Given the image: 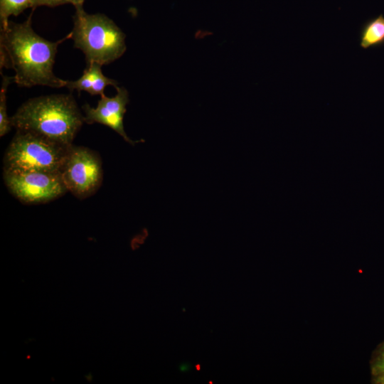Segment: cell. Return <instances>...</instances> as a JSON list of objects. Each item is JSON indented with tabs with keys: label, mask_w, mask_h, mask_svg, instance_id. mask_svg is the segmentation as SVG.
<instances>
[{
	"label": "cell",
	"mask_w": 384,
	"mask_h": 384,
	"mask_svg": "<svg viewBox=\"0 0 384 384\" xmlns=\"http://www.w3.org/2000/svg\"><path fill=\"white\" fill-rule=\"evenodd\" d=\"M31 18L32 14L22 23L9 21L0 27L1 70L14 69L13 82L19 87H65L68 80L54 74L53 65L58 46L71 38V33L55 42L48 41L34 31Z\"/></svg>",
	"instance_id": "6da1fadb"
},
{
	"label": "cell",
	"mask_w": 384,
	"mask_h": 384,
	"mask_svg": "<svg viewBox=\"0 0 384 384\" xmlns=\"http://www.w3.org/2000/svg\"><path fill=\"white\" fill-rule=\"evenodd\" d=\"M12 127L70 146L84 117L71 95L40 96L23 103L11 117Z\"/></svg>",
	"instance_id": "7a4b0ae2"
},
{
	"label": "cell",
	"mask_w": 384,
	"mask_h": 384,
	"mask_svg": "<svg viewBox=\"0 0 384 384\" xmlns=\"http://www.w3.org/2000/svg\"><path fill=\"white\" fill-rule=\"evenodd\" d=\"M71 39L74 47L85 54L87 64L108 65L125 52V34L103 14H87L83 7L75 9Z\"/></svg>",
	"instance_id": "3957f363"
},
{
	"label": "cell",
	"mask_w": 384,
	"mask_h": 384,
	"mask_svg": "<svg viewBox=\"0 0 384 384\" xmlns=\"http://www.w3.org/2000/svg\"><path fill=\"white\" fill-rule=\"evenodd\" d=\"M71 145L17 130L4 156V169L60 173Z\"/></svg>",
	"instance_id": "277c9868"
},
{
	"label": "cell",
	"mask_w": 384,
	"mask_h": 384,
	"mask_svg": "<svg viewBox=\"0 0 384 384\" xmlns=\"http://www.w3.org/2000/svg\"><path fill=\"white\" fill-rule=\"evenodd\" d=\"M60 174L75 196L85 198L94 194L102 181V161L99 155L85 146H70Z\"/></svg>",
	"instance_id": "5b68a950"
},
{
	"label": "cell",
	"mask_w": 384,
	"mask_h": 384,
	"mask_svg": "<svg viewBox=\"0 0 384 384\" xmlns=\"http://www.w3.org/2000/svg\"><path fill=\"white\" fill-rule=\"evenodd\" d=\"M4 179L10 192L28 204L49 202L68 191L60 173L4 169Z\"/></svg>",
	"instance_id": "8992f818"
},
{
	"label": "cell",
	"mask_w": 384,
	"mask_h": 384,
	"mask_svg": "<svg viewBox=\"0 0 384 384\" xmlns=\"http://www.w3.org/2000/svg\"><path fill=\"white\" fill-rule=\"evenodd\" d=\"M117 93L109 97L102 95L96 107L85 105L84 121L87 124L100 123L106 125L119 134L127 142L134 145L139 141L132 140L126 134L123 119L126 112V106L129 103V92L124 87H116Z\"/></svg>",
	"instance_id": "52a82bcc"
},
{
	"label": "cell",
	"mask_w": 384,
	"mask_h": 384,
	"mask_svg": "<svg viewBox=\"0 0 384 384\" xmlns=\"http://www.w3.org/2000/svg\"><path fill=\"white\" fill-rule=\"evenodd\" d=\"M101 67L102 65L95 62L87 63L82 76L76 80H68L65 87L71 91H85L91 95L102 96L107 85L116 87L118 82L105 76Z\"/></svg>",
	"instance_id": "ba28073f"
},
{
	"label": "cell",
	"mask_w": 384,
	"mask_h": 384,
	"mask_svg": "<svg viewBox=\"0 0 384 384\" xmlns=\"http://www.w3.org/2000/svg\"><path fill=\"white\" fill-rule=\"evenodd\" d=\"M360 46L364 49L384 45V16L366 21L360 31Z\"/></svg>",
	"instance_id": "9c48e42d"
},
{
	"label": "cell",
	"mask_w": 384,
	"mask_h": 384,
	"mask_svg": "<svg viewBox=\"0 0 384 384\" xmlns=\"http://www.w3.org/2000/svg\"><path fill=\"white\" fill-rule=\"evenodd\" d=\"M29 8L35 9L34 0H0V27L9 22L11 16H16Z\"/></svg>",
	"instance_id": "30bf717a"
},
{
	"label": "cell",
	"mask_w": 384,
	"mask_h": 384,
	"mask_svg": "<svg viewBox=\"0 0 384 384\" xmlns=\"http://www.w3.org/2000/svg\"><path fill=\"white\" fill-rule=\"evenodd\" d=\"M13 78L2 76V82L0 91V136L3 137L11 129V117L8 116L6 110V92Z\"/></svg>",
	"instance_id": "8fae6325"
},
{
	"label": "cell",
	"mask_w": 384,
	"mask_h": 384,
	"mask_svg": "<svg viewBox=\"0 0 384 384\" xmlns=\"http://www.w3.org/2000/svg\"><path fill=\"white\" fill-rule=\"evenodd\" d=\"M35 8L46 6L49 7H55L65 4H68L67 0H34Z\"/></svg>",
	"instance_id": "7c38bea8"
},
{
	"label": "cell",
	"mask_w": 384,
	"mask_h": 384,
	"mask_svg": "<svg viewBox=\"0 0 384 384\" xmlns=\"http://www.w3.org/2000/svg\"><path fill=\"white\" fill-rule=\"evenodd\" d=\"M373 370L377 375L384 374V347L375 362Z\"/></svg>",
	"instance_id": "4fadbf2b"
},
{
	"label": "cell",
	"mask_w": 384,
	"mask_h": 384,
	"mask_svg": "<svg viewBox=\"0 0 384 384\" xmlns=\"http://www.w3.org/2000/svg\"><path fill=\"white\" fill-rule=\"evenodd\" d=\"M68 4H73L75 9L83 7L85 0H67Z\"/></svg>",
	"instance_id": "5bb4252c"
},
{
	"label": "cell",
	"mask_w": 384,
	"mask_h": 384,
	"mask_svg": "<svg viewBox=\"0 0 384 384\" xmlns=\"http://www.w3.org/2000/svg\"><path fill=\"white\" fill-rule=\"evenodd\" d=\"M375 381L376 383L384 384V374L378 375Z\"/></svg>",
	"instance_id": "9a60e30c"
}]
</instances>
